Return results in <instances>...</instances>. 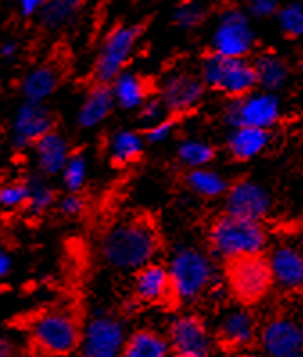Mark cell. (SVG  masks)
<instances>
[{
    "instance_id": "cell-1",
    "label": "cell",
    "mask_w": 303,
    "mask_h": 357,
    "mask_svg": "<svg viewBox=\"0 0 303 357\" xmlns=\"http://www.w3.org/2000/svg\"><path fill=\"white\" fill-rule=\"evenodd\" d=\"M160 250V230L151 218L142 214L115 221L99 241L101 261L121 273H133L148 262L156 261Z\"/></svg>"
},
{
    "instance_id": "cell-2",
    "label": "cell",
    "mask_w": 303,
    "mask_h": 357,
    "mask_svg": "<svg viewBox=\"0 0 303 357\" xmlns=\"http://www.w3.org/2000/svg\"><path fill=\"white\" fill-rule=\"evenodd\" d=\"M165 266L171 280V300L176 305H196L221 286L223 273L210 253L198 246H178Z\"/></svg>"
},
{
    "instance_id": "cell-3",
    "label": "cell",
    "mask_w": 303,
    "mask_h": 357,
    "mask_svg": "<svg viewBox=\"0 0 303 357\" xmlns=\"http://www.w3.org/2000/svg\"><path fill=\"white\" fill-rule=\"evenodd\" d=\"M207 243L214 261L230 262L240 257L264 255L270 248V231L264 223L223 212L208 225Z\"/></svg>"
},
{
    "instance_id": "cell-4",
    "label": "cell",
    "mask_w": 303,
    "mask_h": 357,
    "mask_svg": "<svg viewBox=\"0 0 303 357\" xmlns=\"http://www.w3.org/2000/svg\"><path fill=\"white\" fill-rule=\"evenodd\" d=\"M81 319L68 309H49L29 324L31 341L47 357L76 354L81 341Z\"/></svg>"
},
{
    "instance_id": "cell-5",
    "label": "cell",
    "mask_w": 303,
    "mask_h": 357,
    "mask_svg": "<svg viewBox=\"0 0 303 357\" xmlns=\"http://www.w3.org/2000/svg\"><path fill=\"white\" fill-rule=\"evenodd\" d=\"M198 76L205 89L221 93L226 99H235L257 90V76L249 58H224L210 52L201 59Z\"/></svg>"
},
{
    "instance_id": "cell-6",
    "label": "cell",
    "mask_w": 303,
    "mask_h": 357,
    "mask_svg": "<svg viewBox=\"0 0 303 357\" xmlns=\"http://www.w3.org/2000/svg\"><path fill=\"white\" fill-rule=\"evenodd\" d=\"M223 278L226 293L232 294L239 305H257L274 289L265 255L240 257L224 262Z\"/></svg>"
},
{
    "instance_id": "cell-7",
    "label": "cell",
    "mask_w": 303,
    "mask_h": 357,
    "mask_svg": "<svg viewBox=\"0 0 303 357\" xmlns=\"http://www.w3.org/2000/svg\"><path fill=\"white\" fill-rule=\"evenodd\" d=\"M221 117L230 128L249 126L273 131L282 122L283 105L278 93L257 89L242 97L226 99Z\"/></svg>"
},
{
    "instance_id": "cell-8",
    "label": "cell",
    "mask_w": 303,
    "mask_h": 357,
    "mask_svg": "<svg viewBox=\"0 0 303 357\" xmlns=\"http://www.w3.org/2000/svg\"><path fill=\"white\" fill-rule=\"evenodd\" d=\"M165 336L171 349V357H214L217 350L207 319L194 311L173 316Z\"/></svg>"
},
{
    "instance_id": "cell-9",
    "label": "cell",
    "mask_w": 303,
    "mask_h": 357,
    "mask_svg": "<svg viewBox=\"0 0 303 357\" xmlns=\"http://www.w3.org/2000/svg\"><path fill=\"white\" fill-rule=\"evenodd\" d=\"M127 337L126 319L115 312L99 311L81 327V357H121Z\"/></svg>"
},
{
    "instance_id": "cell-10",
    "label": "cell",
    "mask_w": 303,
    "mask_h": 357,
    "mask_svg": "<svg viewBox=\"0 0 303 357\" xmlns=\"http://www.w3.org/2000/svg\"><path fill=\"white\" fill-rule=\"evenodd\" d=\"M142 34L140 26H117L102 42L92 67V81L110 84L126 70Z\"/></svg>"
},
{
    "instance_id": "cell-11",
    "label": "cell",
    "mask_w": 303,
    "mask_h": 357,
    "mask_svg": "<svg viewBox=\"0 0 303 357\" xmlns=\"http://www.w3.org/2000/svg\"><path fill=\"white\" fill-rule=\"evenodd\" d=\"M255 43L257 34L244 11H223L212 34V52L224 58H249Z\"/></svg>"
},
{
    "instance_id": "cell-12",
    "label": "cell",
    "mask_w": 303,
    "mask_h": 357,
    "mask_svg": "<svg viewBox=\"0 0 303 357\" xmlns=\"http://www.w3.org/2000/svg\"><path fill=\"white\" fill-rule=\"evenodd\" d=\"M258 328L261 321L251 307L235 305L221 314L212 334L217 349L233 354L253 349L257 344Z\"/></svg>"
},
{
    "instance_id": "cell-13",
    "label": "cell",
    "mask_w": 303,
    "mask_h": 357,
    "mask_svg": "<svg viewBox=\"0 0 303 357\" xmlns=\"http://www.w3.org/2000/svg\"><path fill=\"white\" fill-rule=\"evenodd\" d=\"M257 344L264 357H303V328L289 314H274L258 328Z\"/></svg>"
},
{
    "instance_id": "cell-14",
    "label": "cell",
    "mask_w": 303,
    "mask_h": 357,
    "mask_svg": "<svg viewBox=\"0 0 303 357\" xmlns=\"http://www.w3.org/2000/svg\"><path fill=\"white\" fill-rule=\"evenodd\" d=\"M224 198V214L264 223L273 211V196L262 183L249 178L230 183Z\"/></svg>"
},
{
    "instance_id": "cell-15",
    "label": "cell",
    "mask_w": 303,
    "mask_h": 357,
    "mask_svg": "<svg viewBox=\"0 0 303 357\" xmlns=\"http://www.w3.org/2000/svg\"><path fill=\"white\" fill-rule=\"evenodd\" d=\"M208 90L205 89L198 74L178 70L169 74L156 90L169 115H187L203 102Z\"/></svg>"
},
{
    "instance_id": "cell-16",
    "label": "cell",
    "mask_w": 303,
    "mask_h": 357,
    "mask_svg": "<svg viewBox=\"0 0 303 357\" xmlns=\"http://www.w3.org/2000/svg\"><path fill=\"white\" fill-rule=\"evenodd\" d=\"M56 115L45 102L24 101L15 112L11 124V146L17 151H27L43 135L56 130Z\"/></svg>"
},
{
    "instance_id": "cell-17",
    "label": "cell",
    "mask_w": 303,
    "mask_h": 357,
    "mask_svg": "<svg viewBox=\"0 0 303 357\" xmlns=\"http://www.w3.org/2000/svg\"><path fill=\"white\" fill-rule=\"evenodd\" d=\"M265 255L273 287L282 293H300L303 286V255L293 243L274 244Z\"/></svg>"
},
{
    "instance_id": "cell-18",
    "label": "cell",
    "mask_w": 303,
    "mask_h": 357,
    "mask_svg": "<svg viewBox=\"0 0 303 357\" xmlns=\"http://www.w3.org/2000/svg\"><path fill=\"white\" fill-rule=\"evenodd\" d=\"M131 296L135 305H165L171 300V280L167 266L160 261H151L133 271Z\"/></svg>"
},
{
    "instance_id": "cell-19",
    "label": "cell",
    "mask_w": 303,
    "mask_h": 357,
    "mask_svg": "<svg viewBox=\"0 0 303 357\" xmlns=\"http://www.w3.org/2000/svg\"><path fill=\"white\" fill-rule=\"evenodd\" d=\"M274 133L271 130L261 128L237 126L230 128L226 137V153L233 162H251L267 151V147L273 144Z\"/></svg>"
},
{
    "instance_id": "cell-20",
    "label": "cell",
    "mask_w": 303,
    "mask_h": 357,
    "mask_svg": "<svg viewBox=\"0 0 303 357\" xmlns=\"http://www.w3.org/2000/svg\"><path fill=\"white\" fill-rule=\"evenodd\" d=\"M31 149H33L36 169L45 178L58 176L61 169L65 167V164H67L68 156L74 151L70 146V140L58 128L43 135L42 139L34 144Z\"/></svg>"
},
{
    "instance_id": "cell-21",
    "label": "cell",
    "mask_w": 303,
    "mask_h": 357,
    "mask_svg": "<svg viewBox=\"0 0 303 357\" xmlns=\"http://www.w3.org/2000/svg\"><path fill=\"white\" fill-rule=\"evenodd\" d=\"M117 108L114 101L110 84L92 81L90 89L84 93V99L77 109L76 122L79 130H95L102 122L108 121L114 109Z\"/></svg>"
},
{
    "instance_id": "cell-22",
    "label": "cell",
    "mask_w": 303,
    "mask_h": 357,
    "mask_svg": "<svg viewBox=\"0 0 303 357\" xmlns=\"http://www.w3.org/2000/svg\"><path fill=\"white\" fill-rule=\"evenodd\" d=\"M63 83V72L58 65H38L24 76L20 83V92L24 101L47 102L59 90Z\"/></svg>"
},
{
    "instance_id": "cell-23",
    "label": "cell",
    "mask_w": 303,
    "mask_h": 357,
    "mask_svg": "<svg viewBox=\"0 0 303 357\" xmlns=\"http://www.w3.org/2000/svg\"><path fill=\"white\" fill-rule=\"evenodd\" d=\"M115 106L126 112H137L149 96H153V86L148 77L137 72L124 70L110 83Z\"/></svg>"
},
{
    "instance_id": "cell-24",
    "label": "cell",
    "mask_w": 303,
    "mask_h": 357,
    "mask_svg": "<svg viewBox=\"0 0 303 357\" xmlns=\"http://www.w3.org/2000/svg\"><path fill=\"white\" fill-rule=\"evenodd\" d=\"M121 357H171L165 332L155 327H140L127 332Z\"/></svg>"
},
{
    "instance_id": "cell-25",
    "label": "cell",
    "mask_w": 303,
    "mask_h": 357,
    "mask_svg": "<svg viewBox=\"0 0 303 357\" xmlns=\"http://www.w3.org/2000/svg\"><path fill=\"white\" fill-rule=\"evenodd\" d=\"M255 76H257V89L264 92H282L290 79V68L283 58L274 52H261L251 59Z\"/></svg>"
},
{
    "instance_id": "cell-26",
    "label": "cell",
    "mask_w": 303,
    "mask_h": 357,
    "mask_svg": "<svg viewBox=\"0 0 303 357\" xmlns=\"http://www.w3.org/2000/svg\"><path fill=\"white\" fill-rule=\"evenodd\" d=\"M146 140L137 130H118L111 135L108 153L114 167H130L139 164L146 153Z\"/></svg>"
},
{
    "instance_id": "cell-27",
    "label": "cell",
    "mask_w": 303,
    "mask_h": 357,
    "mask_svg": "<svg viewBox=\"0 0 303 357\" xmlns=\"http://www.w3.org/2000/svg\"><path fill=\"white\" fill-rule=\"evenodd\" d=\"M183 185L203 199H217L226 194L230 181L219 171L212 167L187 169L183 174Z\"/></svg>"
},
{
    "instance_id": "cell-28",
    "label": "cell",
    "mask_w": 303,
    "mask_h": 357,
    "mask_svg": "<svg viewBox=\"0 0 303 357\" xmlns=\"http://www.w3.org/2000/svg\"><path fill=\"white\" fill-rule=\"evenodd\" d=\"M176 158L185 169L208 167L217 158V147L207 140L185 139L178 146Z\"/></svg>"
},
{
    "instance_id": "cell-29",
    "label": "cell",
    "mask_w": 303,
    "mask_h": 357,
    "mask_svg": "<svg viewBox=\"0 0 303 357\" xmlns=\"http://www.w3.org/2000/svg\"><path fill=\"white\" fill-rule=\"evenodd\" d=\"M27 185H29V196H27L26 208H24L27 214L40 218V215L54 208L56 203H58V192L45 176H42V174L31 176L27 180Z\"/></svg>"
},
{
    "instance_id": "cell-30",
    "label": "cell",
    "mask_w": 303,
    "mask_h": 357,
    "mask_svg": "<svg viewBox=\"0 0 303 357\" xmlns=\"http://www.w3.org/2000/svg\"><path fill=\"white\" fill-rule=\"evenodd\" d=\"M84 0H47L40 9V17L45 29L59 31L74 20Z\"/></svg>"
},
{
    "instance_id": "cell-31",
    "label": "cell",
    "mask_w": 303,
    "mask_h": 357,
    "mask_svg": "<svg viewBox=\"0 0 303 357\" xmlns=\"http://www.w3.org/2000/svg\"><path fill=\"white\" fill-rule=\"evenodd\" d=\"M88 156L81 151H72V155L67 160V164H65V167L59 172L63 189L67 192H83L86 183H88Z\"/></svg>"
},
{
    "instance_id": "cell-32",
    "label": "cell",
    "mask_w": 303,
    "mask_h": 357,
    "mask_svg": "<svg viewBox=\"0 0 303 357\" xmlns=\"http://www.w3.org/2000/svg\"><path fill=\"white\" fill-rule=\"evenodd\" d=\"M29 196L27 180H11L0 183V211H24Z\"/></svg>"
},
{
    "instance_id": "cell-33",
    "label": "cell",
    "mask_w": 303,
    "mask_h": 357,
    "mask_svg": "<svg viewBox=\"0 0 303 357\" xmlns=\"http://www.w3.org/2000/svg\"><path fill=\"white\" fill-rule=\"evenodd\" d=\"M278 27L287 38H300L303 33V8L300 2L287 4L286 8L278 9Z\"/></svg>"
},
{
    "instance_id": "cell-34",
    "label": "cell",
    "mask_w": 303,
    "mask_h": 357,
    "mask_svg": "<svg viewBox=\"0 0 303 357\" xmlns=\"http://www.w3.org/2000/svg\"><path fill=\"white\" fill-rule=\"evenodd\" d=\"M207 17V11L198 2H183L176 8L173 15V20L180 29L192 31L196 27H199L205 22Z\"/></svg>"
},
{
    "instance_id": "cell-35",
    "label": "cell",
    "mask_w": 303,
    "mask_h": 357,
    "mask_svg": "<svg viewBox=\"0 0 303 357\" xmlns=\"http://www.w3.org/2000/svg\"><path fill=\"white\" fill-rule=\"evenodd\" d=\"M181 117L180 115H167L162 121L155 122L153 126H148L142 131V137L146 144H162L167 142L174 135L176 128L180 126Z\"/></svg>"
},
{
    "instance_id": "cell-36",
    "label": "cell",
    "mask_w": 303,
    "mask_h": 357,
    "mask_svg": "<svg viewBox=\"0 0 303 357\" xmlns=\"http://www.w3.org/2000/svg\"><path fill=\"white\" fill-rule=\"evenodd\" d=\"M86 206L88 203H86L83 192H67L63 198H58L54 208H58V212L65 219H77L84 214Z\"/></svg>"
},
{
    "instance_id": "cell-37",
    "label": "cell",
    "mask_w": 303,
    "mask_h": 357,
    "mask_svg": "<svg viewBox=\"0 0 303 357\" xmlns=\"http://www.w3.org/2000/svg\"><path fill=\"white\" fill-rule=\"evenodd\" d=\"M139 121L146 124V128L153 126L155 122L162 121L164 117H167V109H165L164 102L160 101V97L158 96H149L143 105L140 106L139 109Z\"/></svg>"
},
{
    "instance_id": "cell-38",
    "label": "cell",
    "mask_w": 303,
    "mask_h": 357,
    "mask_svg": "<svg viewBox=\"0 0 303 357\" xmlns=\"http://www.w3.org/2000/svg\"><path fill=\"white\" fill-rule=\"evenodd\" d=\"M248 8L251 17L264 20L277 15L278 0H248Z\"/></svg>"
},
{
    "instance_id": "cell-39",
    "label": "cell",
    "mask_w": 303,
    "mask_h": 357,
    "mask_svg": "<svg viewBox=\"0 0 303 357\" xmlns=\"http://www.w3.org/2000/svg\"><path fill=\"white\" fill-rule=\"evenodd\" d=\"M13 271V257L8 252L6 246L0 244V280H4Z\"/></svg>"
},
{
    "instance_id": "cell-40",
    "label": "cell",
    "mask_w": 303,
    "mask_h": 357,
    "mask_svg": "<svg viewBox=\"0 0 303 357\" xmlns=\"http://www.w3.org/2000/svg\"><path fill=\"white\" fill-rule=\"evenodd\" d=\"M47 0H17L18 8H20V13L24 17H33V15L40 13V9L43 8Z\"/></svg>"
},
{
    "instance_id": "cell-41",
    "label": "cell",
    "mask_w": 303,
    "mask_h": 357,
    "mask_svg": "<svg viewBox=\"0 0 303 357\" xmlns=\"http://www.w3.org/2000/svg\"><path fill=\"white\" fill-rule=\"evenodd\" d=\"M18 356H20L18 344L15 343L11 337H6V336L0 337V357H18Z\"/></svg>"
},
{
    "instance_id": "cell-42",
    "label": "cell",
    "mask_w": 303,
    "mask_h": 357,
    "mask_svg": "<svg viewBox=\"0 0 303 357\" xmlns=\"http://www.w3.org/2000/svg\"><path fill=\"white\" fill-rule=\"evenodd\" d=\"M18 43L13 42V40H6L2 45H0V58H4V59H13L17 58L18 54Z\"/></svg>"
},
{
    "instance_id": "cell-43",
    "label": "cell",
    "mask_w": 303,
    "mask_h": 357,
    "mask_svg": "<svg viewBox=\"0 0 303 357\" xmlns=\"http://www.w3.org/2000/svg\"><path fill=\"white\" fill-rule=\"evenodd\" d=\"M232 357H264L261 352H255V350H240V352H233Z\"/></svg>"
}]
</instances>
